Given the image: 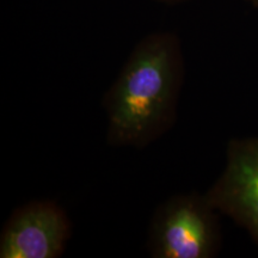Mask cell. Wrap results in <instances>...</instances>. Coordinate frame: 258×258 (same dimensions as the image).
Segmentation results:
<instances>
[{"label": "cell", "mask_w": 258, "mask_h": 258, "mask_svg": "<svg viewBox=\"0 0 258 258\" xmlns=\"http://www.w3.org/2000/svg\"><path fill=\"white\" fill-rule=\"evenodd\" d=\"M253 2H256V3H257V4H258V0H253Z\"/></svg>", "instance_id": "cell-5"}, {"label": "cell", "mask_w": 258, "mask_h": 258, "mask_svg": "<svg viewBox=\"0 0 258 258\" xmlns=\"http://www.w3.org/2000/svg\"><path fill=\"white\" fill-rule=\"evenodd\" d=\"M206 198L215 211L243 226L258 245V139L231 141L224 172Z\"/></svg>", "instance_id": "cell-4"}, {"label": "cell", "mask_w": 258, "mask_h": 258, "mask_svg": "<svg viewBox=\"0 0 258 258\" xmlns=\"http://www.w3.org/2000/svg\"><path fill=\"white\" fill-rule=\"evenodd\" d=\"M183 61L169 37H152L133 51L105 97L108 143L145 147L175 122Z\"/></svg>", "instance_id": "cell-1"}, {"label": "cell", "mask_w": 258, "mask_h": 258, "mask_svg": "<svg viewBox=\"0 0 258 258\" xmlns=\"http://www.w3.org/2000/svg\"><path fill=\"white\" fill-rule=\"evenodd\" d=\"M71 235L66 213L51 201L22 206L9 219L0 237L2 258H56Z\"/></svg>", "instance_id": "cell-3"}, {"label": "cell", "mask_w": 258, "mask_h": 258, "mask_svg": "<svg viewBox=\"0 0 258 258\" xmlns=\"http://www.w3.org/2000/svg\"><path fill=\"white\" fill-rule=\"evenodd\" d=\"M215 209L206 196L176 195L157 208L147 247L156 258H208L219 246Z\"/></svg>", "instance_id": "cell-2"}]
</instances>
